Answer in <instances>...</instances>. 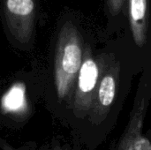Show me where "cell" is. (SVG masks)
I'll list each match as a JSON object with an SVG mask.
<instances>
[{
    "label": "cell",
    "instance_id": "6da1fadb",
    "mask_svg": "<svg viewBox=\"0 0 151 150\" xmlns=\"http://www.w3.org/2000/svg\"><path fill=\"white\" fill-rule=\"evenodd\" d=\"M37 0H3V13L8 27L20 38L31 33L37 11Z\"/></svg>",
    "mask_w": 151,
    "mask_h": 150
},
{
    "label": "cell",
    "instance_id": "7a4b0ae2",
    "mask_svg": "<svg viewBox=\"0 0 151 150\" xmlns=\"http://www.w3.org/2000/svg\"><path fill=\"white\" fill-rule=\"evenodd\" d=\"M68 40L63 48L62 67L67 73H75L81 63V50L77 41V34L72 26L66 27Z\"/></svg>",
    "mask_w": 151,
    "mask_h": 150
},
{
    "label": "cell",
    "instance_id": "3957f363",
    "mask_svg": "<svg viewBox=\"0 0 151 150\" xmlns=\"http://www.w3.org/2000/svg\"><path fill=\"white\" fill-rule=\"evenodd\" d=\"M131 27L137 41L143 39L148 19V0H128Z\"/></svg>",
    "mask_w": 151,
    "mask_h": 150
},
{
    "label": "cell",
    "instance_id": "277c9868",
    "mask_svg": "<svg viewBox=\"0 0 151 150\" xmlns=\"http://www.w3.org/2000/svg\"><path fill=\"white\" fill-rule=\"evenodd\" d=\"M98 70L96 63L91 59L85 61L80 72L79 86L81 90L83 92L91 91L95 88Z\"/></svg>",
    "mask_w": 151,
    "mask_h": 150
},
{
    "label": "cell",
    "instance_id": "5b68a950",
    "mask_svg": "<svg viewBox=\"0 0 151 150\" xmlns=\"http://www.w3.org/2000/svg\"><path fill=\"white\" fill-rule=\"evenodd\" d=\"M115 95V81L111 76L105 77L100 85L99 100L104 106L110 105Z\"/></svg>",
    "mask_w": 151,
    "mask_h": 150
},
{
    "label": "cell",
    "instance_id": "8992f818",
    "mask_svg": "<svg viewBox=\"0 0 151 150\" xmlns=\"http://www.w3.org/2000/svg\"><path fill=\"white\" fill-rule=\"evenodd\" d=\"M24 101V91L20 86L13 87L4 97V105L8 110L19 109Z\"/></svg>",
    "mask_w": 151,
    "mask_h": 150
},
{
    "label": "cell",
    "instance_id": "52a82bcc",
    "mask_svg": "<svg viewBox=\"0 0 151 150\" xmlns=\"http://www.w3.org/2000/svg\"><path fill=\"white\" fill-rule=\"evenodd\" d=\"M124 3L125 0H108V6L111 12L113 15L118 14L119 11H121Z\"/></svg>",
    "mask_w": 151,
    "mask_h": 150
}]
</instances>
